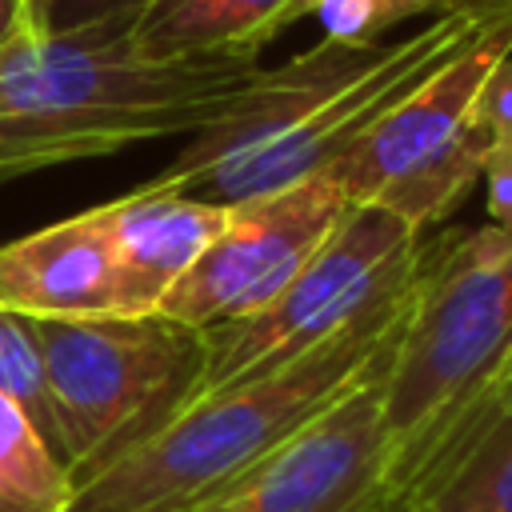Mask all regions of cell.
<instances>
[{
  "instance_id": "obj_1",
  "label": "cell",
  "mask_w": 512,
  "mask_h": 512,
  "mask_svg": "<svg viewBox=\"0 0 512 512\" xmlns=\"http://www.w3.org/2000/svg\"><path fill=\"white\" fill-rule=\"evenodd\" d=\"M132 16L20 32L0 48V184L40 168L200 132L264 68L260 56L152 60Z\"/></svg>"
},
{
  "instance_id": "obj_2",
  "label": "cell",
  "mask_w": 512,
  "mask_h": 512,
  "mask_svg": "<svg viewBox=\"0 0 512 512\" xmlns=\"http://www.w3.org/2000/svg\"><path fill=\"white\" fill-rule=\"evenodd\" d=\"M416 288V284H412ZM412 288L308 356L188 400L152 436L72 484L64 512H196L388 364Z\"/></svg>"
},
{
  "instance_id": "obj_3",
  "label": "cell",
  "mask_w": 512,
  "mask_h": 512,
  "mask_svg": "<svg viewBox=\"0 0 512 512\" xmlns=\"http://www.w3.org/2000/svg\"><path fill=\"white\" fill-rule=\"evenodd\" d=\"M512 356V240L492 224L428 240L400 340L384 368L392 472ZM388 504V492H384Z\"/></svg>"
},
{
  "instance_id": "obj_4",
  "label": "cell",
  "mask_w": 512,
  "mask_h": 512,
  "mask_svg": "<svg viewBox=\"0 0 512 512\" xmlns=\"http://www.w3.org/2000/svg\"><path fill=\"white\" fill-rule=\"evenodd\" d=\"M44 364L60 464L72 484L152 436L204 372V332L160 312L32 320Z\"/></svg>"
},
{
  "instance_id": "obj_5",
  "label": "cell",
  "mask_w": 512,
  "mask_h": 512,
  "mask_svg": "<svg viewBox=\"0 0 512 512\" xmlns=\"http://www.w3.org/2000/svg\"><path fill=\"white\" fill-rule=\"evenodd\" d=\"M504 56H512V0L392 104L328 176L352 204H380L416 232L440 224L480 180L488 152L480 92Z\"/></svg>"
},
{
  "instance_id": "obj_6",
  "label": "cell",
  "mask_w": 512,
  "mask_h": 512,
  "mask_svg": "<svg viewBox=\"0 0 512 512\" xmlns=\"http://www.w3.org/2000/svg\"><path fill=\"white\" fill-rule=\"evenodd\" d=\"M424 252L428 240L388 208L348 204L316 256L264 308L204 328V372L196 396L276 372L336 340L376 308L400 300L416 284Z\"/></svg>"
},
{
  "instance_id": "obj_7",
  "label": "cell",
  "mask_w": 512,
  "mask_h": 512,
  "mask_svg": "<svg viewBox=\"0 0 512 512\" xmlns=\"http://www.w3.org/2000/svg\"><path fill=\"white\" fill-rule=\"evenodd\" d=\"M348 204L328 172L228 204L224 228L168 288L156 312L204 332L264 308L316 256Z\"/></svg>"
},
{
  "instance_id": "obj_8",
  "label": "cell",
  "mask_w": 512,
  "mask_h": 512,
  "mask_svg": "<svg viewBox=\"0 0 512 512\" xmlns=\"http://www.w3.org/2000/svg\"><path fill=\"white\" fill-rule=\"evenodd\" d=\"M384 368L348 388L308 428L196 512H384Z\"/></svg>"
},
{
  "instance_id": "obj_9",
  "label": "cell",
  "mask_w": 512,
  "mask_h": 512,
  "mask_svg": "<svg viewBox=\"0 0 512 512\" xmlns=\"http://www.w3.org/2000/svg\"><path fill=\"white\" fill-rule=\"evenodd\" d=\"M0 308L16 316H128L120 264L96 208L0 244Z\"/></svg>"
},
{
  "instance_id": "obj_10",
  "label": "cell",
  "mask_w": 512,
  "mask_h": 512,
  "mask_svg": "<svg viewBox=\"0 0 512 512\" xmlns=\"http://www.w3.org/2000/svg\"><path fill=\"white\" fill-rule=\"evenodd\" d=\"M124 280L128 316L160 308L168 288L200 260L228 220V204L196 200L184 192L140 184L136 192L96 208Z\"/></svg>"
},
{
  "instance_id": "obj_11",
  "label": "cell",
  "mask_w": 512,
  "mask_h": 512,
  "mask_svg": "<svg viewBox=\"0 0 512 512\" xmlns=\"http://www.w3.org/2000/svg\"><path fill=\"white\" fill-rule=\"evenodd\" d=\"M296 0H148L132 16V44L152 60L260 56L292 24Z\"/></svg>"
},
{
  "instance_id": "obj_12",
  "label": "cell",
  "mask_w": 512,
  "mask_h": 512,
  "mask_svg": "<svg viewBox=\"0 0 512 512\" xmlns=\"http://www.w3.org/2000/svg\"><path fill=\"white\" fill-rule=\"evenodd\" d=\"M392 512H512V412Z\"/></svg>"
},
{
  "instance_id": "obj_13",
  "label": "cell",
  "mask_w": 512,
  "mask_h": 512,
  "mask_svg": "<svg viewBox=\"0 0 512 512\" xmlns=\"http://www.w3.org/2000/svg\"><path fill=\"white\" fill-rule=\"evenodd\" d=\"M68 496V472L0 392V512H64Z\"/></svg>"
},
{
  "instance_id": "obj_14",
  "label": "cell",
  "mask_w": 512,
  "mask_h": 512,
  "mask_svg": "<svg viewBox=\"0 0 512 512\" xmlns=\"http://www.w3.org/2000/svg\"><path fill=\"white\" fill-rule=\"evenodd\" d=\"M512 412V356L496 368V376L480 388V392H472L396 472H392V480H388V504H384V512H392L404 496H412L420 484H428L436 472H444L488 424H496L500 416H508Z\"/></svg>"
},
{
  "instance_id": "obj_15",
  "label": "cell",
  "mask_w": 512,
  "mask_h": 512,
  "mask_svg": "<svg viewBox=\"0 0 512 512\" xmlns=\"http://www.w3.org/2000/svg\"><path fill=\"white\" fill-rule=\"evenodd\" d=\"M0 392L24 412V420L36 428L44 448L60 460L48 384H44V364H40V348H36L32 324H28V316L4 312V308H0Z\"/></svg>"
},
{
  "instance_id": "obj_16",
  "label": "cell",
  "mask_w": 512,
  "mask_h": 512,
  "mask_svg": "<svg viewBox=\"0 0 512 512\" xmlns=\"http://www.w3.org/2000/svg\"><path fill=\"white\" fill-rule=\"evenodd\" d=\"M452 0H296L292 4V24L312 16L324 28V40L340 44H380L388 28L424 16V12H444Z\"/></svg>"
},
{
  "instance_id": "obj_17",
  "label": "cell",
  "mask_w": 512,
  "mask_h": 512,
  "mask_svg": "<svg viewBox=\"0 0 512 512\" xmlns=\"http://www.w3.org/2000/svg\"><path fill=\"white\" fill-rule=\"evenodd\" d=\"M148 0H28V16L24 28L32 36H48V32H68L104 16H124V12H140Z\"/></svg>"
},
{
  "instance_id": "obj_18",
  "label": "cell",
  "mask_w": 512,
  "mask_h": 512,
  "mask_svg": "<svg viewBox=\"0 0 512 512\" xmlns=\"http://www.w3.org/2000/svg\"><path fill=\"white\" fill-rule=\"evenodd\" d=\"M480 176H484V192H488V220L500 236L512 240V148L488 144Z\"/></svg>"
},
{
  "instance_id": "obj_19",
  "label": "cell",
  "mask_w": 512,
  "mask_h": 512,
  "mask_svg": "<svg viewBox=\"0 0 512 512\" xmlns=\"http://www.w3.org/2000/svg\"><path fill=\"white\" fill-rule=\"evenodd\" d=\"M480 124L488 132V144L512 148V56H504L480 92Z\"/></svg>"
},
{
  "instance_id": "obj_20",
  "label": "cell",
  "mask_w": 512,
  "mask_h": 512,
  "mask_svg": "<svg viewBox=\"0 0 512 512\" xmlns=\"http://www.w3.org/2000/svg\"><path fill=\"white\" fill-rule=\"evenodd\" d=\"M24 16H28V0H0V48H4L12 36L28 32V28H24Z\"/></svg>"
},
{
  "instance_id": "obj_21",
  "label": "cell",
  "mask_w": 512,
  "mask_h": 512,
  "mask_svg": "<svg viewBox=\"0 0 512 512\" xmlns=\"http://www.w3.org/2000/svg\"><path fill=\"white\" fill-rule=\"evenodd\" d=\"M492 4H504V0H452V8H492Z\"/></svg>"
}]
</instances>
